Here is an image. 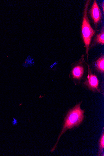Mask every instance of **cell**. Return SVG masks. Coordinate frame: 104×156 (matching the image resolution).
I'll list each match as a JSON object with an SVG mask.
<instances>
[{
  "label": "cell",
  "instance_id": "cell-1",
  "mask_svg": "<svg viewBox=\"0 0 104 156\" xmlns=\"http://www.w3.org/2000/svg\"><path fill=\"white\" fill-rule=\"evenodd\" d=\"M81 103H80L77 104L68 112L64 120L62 129L59 136L56 144L53 148V151L55 150L62 136L67 130L77 126L82 123L85 117L84 114L85 111L81 109Z\"/></svg>",
  "mask_w": 104,
  "mask_h": 156
},
{
  "label": "cell",
  "instance_id": "cell-7",
  "mask_svg": "<svg viewBox=\"0 0 104 156\" xmlns=\"http://www.w3.org/2000/svg\"><path fill=\"white\" fill-rule=\"evenodd\" d=\"M96 66L98 71L102 73L104 71V56L99 58L96 62Z\"/></svg>",
  "mask_w": 104,
  "mask_h": 156
},
{
  "label": "cell",
  "instance_id": "cell-5",
  "mask_svg": "<svg viewBox=\"0 0 104 156\" xmlns=\"http://www.w3.org/2000/svg\"><path fill=\"white\" fill-rule=\"evenodd\" d=\"M85 69L81 65H78L74 67L71 71L72 78L76 80H80L83 75Z\"/></svg>",
  "mask_w": 104,
  "mask_h": 156
},
{
  "label": "cell",
  "instance_id": "cell-9",
  "mask_svg": "<svg viewBox=\"0 0 104 156\" xmlns=\"http://www.w3.org/2000/svg\"><path fill=\"white\" fill-rule=\"evenodd\" d=\"M99 151L98 152V156H100L101 154L103 151L104 148V135L103 133L99 141Z\"/></svg>",
  "mask_w": 104,
  "mask_h": 156
},
{
  "label": "cell",
  "instance_id": "cell-11",
  "mask_svg": "<svg viewBox=\"0 0 104 156\" xmlns=\"http://www.w3.org/2000/svg\"><path fill=\"white\" fill-rule=\"evenodd\" d=\"M103 6H102V7H103V13H104V2H103Z\"/></svg>",
  "mask_w": 104,
  "mask_h": 156
},
{
  "label": "cell",
  "instance_id": "cell-6",
  "mask_svg": "<svg viewBox=\"0 0 104 156\" xmlns=\"http://www.w3.org/2000/svg\"><path fill=\"white\" fill-rule=\"evenodd\" d=\"M35 61L33 58L30 55L28 56L23 63L22 66L27 68L32 66L34 64Z\"/></svg>",
  "mask_w": 104,
  "mask_h": 156
},
{
  "label": "cell",
  "instance_id": "cell-4",
  "mask_svg": "<svg viewBox=\"0 0 104 156\" xmlns=\"http://www.w3.org/2000/svg\"><path fill=\"white\" fill-rule=\"evenodd\" d=\"M91 16L94 23L97 24L100 20L102 14L96 1H94L90 10Z\"/></svg>",
  "mask_w": 104,
  "mask_h": 156
},
{
  "label": "cell",
  "instance_id": "cell-8",
  "mask_svg": "<svg viewBox=\"0 0 104 156\" xmlns=\"http://www.w3.org/2000/svg\"><path fill=\"white\" fill-rule=\"evenodd\" d=\"M96 41L98 43L103 45L104 44V29L101 32L97 35Z\"/></svg>",
  "mask_w": 104,
  "mask_h": 156
},
{
  "label": "cell",
  "instance_id": "cell-3",
  "mask_svg": "<svg viewBox=\"0 0 104 156\" xmlns=\"http://www.w3.org/2000/svg\"><path fill=\"white\" fill-rule=\"evenodd\" d=\"M90 90L93 91L100 92L98 89L99 81L96 76L92 74L89 69L88 74L86 81L84 83Z\"/></svg>",
  "mask_w": 104,
  "mask_h": 156
},
{
  "label": "cell",
  "instance_id": "cell-2",
  "mask_svg": "<svg viewBox=\"0 0 104 156\" xmlns=\"http://www.w3.org/2000/svg\"><path fill=\"white\" fill-rule=\"evenodd\" d=\"M90 1H87L84 10L82 26V32L84 43L86 47V53H88L89 46L92 38L95 35L96 31L91 27L87 15V11Z\"/></svg>",
  "mask_w": 104,
  "mask_h": 156
},
{
  "label": "cell",
  "instance_id": "cell-10",
  "mask_svg": "<svg viewBox=\"0 0 104 156\" xmlns=\"http://www.w3.org/2000/svg\"><path fill=\"white\" fill-rule=\"evenodd\" d=\"M12 124L13 125H16L18 124V120L16 118H14L13 119V121H12Z\"/></svg>",
  "mask_w": 104,
  "mask_h": 156
}]
</instances>
